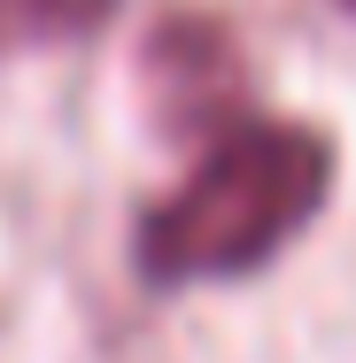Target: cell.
Returning a JSON list of instances; mask_svg holds the SVG:
<instances>
[{"label": "cell", "mask_w": 356, "mask_h": 363, "mask_svg": "<svg viewBox=\"0 0 356 363\" xmlns=\"http://www.w3.org/2000/svg\"><path fill=\"white\" fill-rule=\"evenodd\" d=\"M341 8H349V16H356V0H341Z\"/></svg>", "instance_id": "obj_4"}, {"label": "cell", "mask_w": 356, "mask_h": 363, "mask_svg": "<svg viewBox=\"0 0 356 363\" xmlns=\"http://www.w3.org/2000/svg\"><path fill=\"white\" fill-rule=\"evenodd\" d=\"M140 85H147L155 124L178 132V140L232 132L248 116V70H240V47L217 16H163L147 31Z\"/></svg>", "instance_id": "obj_2"}, {"label": "cell", "mask_w": 356, "mask_h": 363, "mask_svg": "<svg viewBox=\"0 0 356 363\" xmlns=\"http://www.w3.org/2000/svg\"><path fill=\"white\" fill-rule=\"evenodd\" d=\"M117 0H0V55L16 47H55V39H85L109 23Z\"/></svg>", "instance_id": "obj_3"}, {"label": "cell", "mask_w": 356, "mask_h": 363, "mask_svg": "<svg viewBox=\"0 0 356 363\" xmlns=\"http://www.w3.org/2000/svg\"><path fill=\"white\" fill-rule=\"evenodd\" d=\"M333 194V140L279 116H240L140 217V279L202 286L271 263Z\"/></svg>", "instance_id": "obj_1"}]
</instances>
